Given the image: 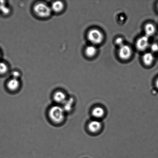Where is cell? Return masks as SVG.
Masks as SVG:
<instances>
[{
    "mask_svg": "<svg viewBox=\"0 0 158 158\" xmlns=\"http://www.w3.org/2000/svg\"><path fill=\"white\" fill-rule=\"evenodd\" d=\"M67 114L61 105L53 104L49 107L46 116L49 123L53 126L60 127L66 121Z\"/></svg>",
    "mask_w": 158,
    "mask_h": 158,
    "instance_id": "obj_1",
    "label": "cell"
},
{
    "mask_svg": "<svg viewBox=\"0 0 158 158\" xmlns=\"http://www.w3.org/2000/svg\"><path fill=\"white\" fill-rule=\"evenodd\" d=\"M33 10L35 15L41 18H48L51 15L52 12L51 7L43 2L35 4Z\"/></svg>",
    "mask_w": 158,
    "mask_h": 158,
    "instance_id": "obj_2",
    "label": "cell"
},
{
    "mask_svg": "<svg viewBox=\"0 0 158 158\" xmlns=\"http://www.w3.org/2000/svg\"><path fill=\"white\" fill-rule=\"evenodd\" d=\"M67 93L61 89L56 90L52 93V98L54 104L62 105L69 97Z\"/></svg>",
    "mask_w": 158,
    "mask_h": 158,
    "instance_id": "obj_3",
    "label": "cell"
},
{
    "mask_svg": "<svg viewBox=\"0 0 158 158\" xmlns=\"http://www.w3.org/2000/svg\"><path fill=\"white\" fill-rule=\"evenodd\" d=\"M87 36L89 41L95 44H100L103 39V34L97 29H93L89 31Z\"/></svg>",
    "mask_w": 158,
    "mask_h": 158,
    "instance_id": "obj_4",
    "label": "cell"
},
{
    "mask_svg": "<svg viewBox=\"0 0 158 158\" xmlns=\"http://www.w3.org/2000/svg\"><path fill=\"white\" fill-rule=\"evenodd\" d=\"M21 86V83L18 79L12 78L8 81L7 88L10 93H15L19 90Z\"/></svg>",
    "mask_w": 158,
    "mask_h": 158,
    "instance_id": "obj_5",
    "label": "cell"
},
{
    "mask_svg": "<svg viewBox=\"0 0 158 158\" xmlns=\"http://www.w3.org/2000/svg\"><path fill=\"white\" fill-rule=\"evenodd\" d=\"M102 123L100 121L97 120H93L90 122L88 125V131L93 134H97L101 130Z\"/></svg>",
    "mask_w": 158,
    "mask_h": 158,
    "instance_id": "obj_6",
    "label": "cell"
},
{
    "mask_svg": "<svg viewBox=\"0 0 158 158\" xmlns=\"http://www.w3.org/2000/svg\"><path fill=\"white\" fill-rule=\"evenodd\" d=\"M118 54L119 57L122 60H128L131 55V48L129 46L123 44V46H120Z\"/></svg>",
    "mask_w": 158,
    "mask_h": 158,
    "instance_id": "obj_7",
    "label": "cell"
},
{
    "mask_svg": "<svg viewBox=\"0 0 158 158\" xmlns=\"http://www.w3.org/2000/svg\"><path fill=\"white\" fill-rule=\"evenodd\" d=\"M75 102V99L73 97L69 96L66 101L61 105L67 114L73 111Z\"/></svg>",
    "mask_w": 158,
    "mask_h": 158,
    "instance_id": "obj_8",
    "label": "cell"
},
{
    "mask_svg": "<svg viewBox=\"0 0 158 158\" xmlns=\"http://www.w3.org/2000/svg\"><path fill=\"white\" fill-rule=\"evenodd\" d=\"M149 45L148 37L146 35L141 37L136 43V46L138 49L140 51H143L147 49Z\"/></svg>",
    "mask_w": 158,
    "mask_h": 158,
    "instance_id": "obj_9",
    "label": "cell"
},
{
    "mask_svg": "<svg viewBox=\"0 0 158 158\" xmlns=\"http://www.w3.org/2000/svg\"><path fill=\"white\" fill-rule=\"evenodd\" d=\"M91 114L94 118L97 119L101 118L105 115V110L101 106L95 107L93 109Z\"/></svg>",
    "mask_w": 158,
    "mask_h": 158,
    "instance_id": "obj_10",
    "label": "cell"
},
{
    "mask_svg": "<svg viewBox=\"0 0 158 158\" xmlns=\"http://www.w3.org/2000/svg\"><path fill=\"white\" fill-rule=\"evenodd\" d=\"M64 5L61 1H56L52 3L51 8L52 11L55 12H60L64 9Z\"/></svg>",
    "mask_w": 158,
    "mask_h": 158,
    "instance_id": "obj_11",
    "label": "cell"
},
{
    "mask_svg": "<svg viewBox=\"0 0 158 158\" xmlns=\"http://www.w3.org/2000/svg\"><path fill=\"white\" fill-rule=\"evenodd\" d=\"M142 59L143 62L146 65H151L154 61V55L151 52H147L143 55Z\"/></svg>",
    "mask_w": 158,
    "mask_h": 158,
    "instance_id": "obj_12",
    "label": "cell"
},
{
    "mask_svg": "<svg viewBox=\"0 0 158 158\" xmlns=\"http://www.w3.org/2000/svg\"><path fill=\"white\" fill-rule=\"evenodd\" d=\"M156 27L151 23H148L146 24L145 27V33L147 36L149 37L152 36L156 32Z\"/></svg>",
    "mask_w": 158,
    "mask_h": 158,
    "instance_id": "obj_13",
    "label": "cell"
},
{
    "mask_svg": "<svg viewBox=\"0 0 158 158\" xmlns=\"http://www.w3.org/2000/svg\"><path fill=\"white\" fill-rule=\"evenodd\" d=\"M85 52L86 56L91 58L94 56L97 53V49L94 46H88L85 49Z\"/></svg>",
    "mask_w": 158,
    "mask_h": 158,
    "instance_id": "obj_14",
    "label": "cell"
},
{
    "mask_svg": "<svg viewBox=\"0 0 158 158\" xmlns=\"http://www.w3.org/2000/svg\"><path fill=\"white\" fill-rule=\"evenodd\" d=\"M0 11L4 15H7L10 13V9L6 5L5 1H0Z\"/></svg>",
    "mask_w": 158,
    "mask_h": 158,
    "instance_id": "obj_15",
    "label": "cell"
},
{
    "mask_svg": "<svg viewBox=\"0 0 158 158\" xmlns=\"http://www.w3.org/2000/svg\"><path fill=\"white\" fill-rule=\"evenodd\" d=\"M7 66L5 63L0 62V74L5 73L7 72Z\"/></svg>",
    "mask_w": 158,
    "mask_h": 158,
    "instance_id": "obj_16",
    "label": "cell"
},
{
    "mask_svg": "<svg viewBox=\"0 0 158 158\" xmlns=\"http://www.w3.org/2000/svg\"><path fill=\"white\" fill-rule=\"evenodd\" d=\"M152 51L153 52H158V44L157 43H154L151 46Z\"/></svg>",
    "mask_w": 158,
    "mask_h": 158,
    "instance_id": "obj_17",
    "label": "cell"
},
{
    "mask_svg": "<svg viewBox=\"0 0 158 158\" xmlns=\"http://www.w3.org/2000/svg\"><path fill=\"white\" fill-rule=\"evenodd\" d=\"M116 43L119 46H123V40L122 38H117L116 40Z\"/></svg>",
    "mask_w": 158,
    "mask_h": 158,
    "instance_id": "obj_18",
    "label": "cell"
},
{
    "mask_svg": "<svg viewBox=\"0 0 158 158\" xmlns=\"http://www.w3.org/2000/svg\"><path fill=\"white\" fill-rule=\"evenodd\" d=\"M20 76V74L19 72L15 71L14 72L12 73V78L18 79L19 78Z\"/></svg>",
    "mask_w": 158,
    "mask_h": 158,
    "instance_id": "obj_19",
    "label": "cell"
},
{
    "mask_svg": "<svg viewBox=\"0 0 158 158\" xmlns=\"http://www.w3.org/2000/svg\"><path fill=\"white\" fill-rule=\"evenodd\" d=\"M156 88H157L158 89V78L157 79V80H156Z\"/></svg>",
    "mask_w": 158,
    "mask_h": 158,
    "instance_id": "obj_20",
    "label": "cell"
},
{
    "mask_svg": "<svg viewBox=\"0 0 158 158\" xmlns=\"http://www.w3.org/2000/svg\"><path fill=\"white\" fill-rule=\"evenodd\" d=\"M157 9H158V4H157Z\"/></svg>",
    "mask_w": 158,
    "mask_h": 158,
    "instance_id": "obj_21",
    "label": "cell"
}]
</instances>
